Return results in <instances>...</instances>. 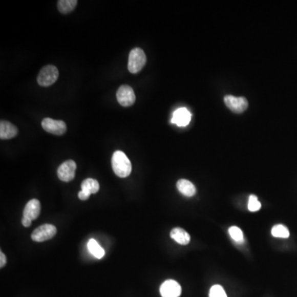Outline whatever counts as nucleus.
<instances>
[{"instance_id": "obj_1", "label": "nucleus", "mask_w": 297, "mask_h": 297, "mask_svg": "<svg viewBox=\"0 0 297 297\" xmlns=\"http://www.w3.org/2000/svg\"><path fill=\"white\" fill-rule=\"evenodd\" d=\"M113 172L119 178H126L132 173V163L122 151H115L112 158Z\"/></svg>"}, {"instance_id": "obj_2", "label": "nucleus", "mask_w": 297, "mask_h": 297, "mask_svg": "<svg viewBox=\"0 0 297 297\" xmlns=\"http://www.w3.org/2000/svg\"><path fill=\"white\" fill-rule=\"evenodd\" d=\"M146 55L140 48H135L130 52L128 70L132 74L140 72L146 64Z\"/></svg>"}, {"instance_id": "obj_3", "label": "nucleus", "mask_w": 297, "mask_h": 297, "mask_svg": "<svg viewBox=\"0 0 297 297\" xmlns=\"http://www.w3.org/2000/svg\"><path fill=\"white\" fill-rule=\"evenodd\" d=\"M59 77V70L55 66L48 65L45 66L39 73L37 83L43 87H48L56 82Z\"/></svg>"}, {"instance_id": "obj_4", "label": "nucleus", "mask_w": 297, "mask_h": 297, "mask_svg": "<svg viewBox=\"0 0 297 297\" xmlns=\"http://www.w3.org/2000/svg\"><path fill=\"white\" fill-rule=\"evenodd\" d=\"M57 233V229L55 225L51 224H44L36 228L32 234V240L35 242H45L51 240Z\"/></svg>"}, {"instance_id": "obj_5", "label": "nucleus", "mask_w": 297, "mask_h": 297, "mask_svg": "<svg viewBox=\"0 0 297 297\" xmlns=\"http://www.w3.org/2000/svg\"><path fill=\"white\" fill-rule=\"evenodd\" d=\"M41 126L46 132L53 134L55 136H62L67 131V125L65 121L54 120L50 117L43 119L41 121Z\"/></svg>"}, {"instance_id": "obj_6", "label": "nucleus", "mask_w": 297, "mask_h": 297, "mask_svg": "<svg viewBox=\"0 0 297 297\" xmlns=\"http://www.w3.org/2000/svg\"><path fill=\"white\" fill-rule=\"evenodd\" d=\"M76 163L74 160H67L62 163L57 169V176L59 180L65 183H69L72 181L75 177L76 171Z\"/></svg>"}, {"instance_id": "obj_7", "label": "nucleus", "mask_w": 297, "mask_h": 297, "mask_svg": "<svg viewBox=\"0 0 297 297\" xmlns=\"http://www.w3.org/2000/svg\"><path fill=\"white\" fill-rule=\"evenodd\" d=\"M117 99L122 107H130L136 102V94L129 85H121L117 92Z\"/></svg>"}, {"instance_id": "obj_8", "label": "nucleus", "mask_w": 297, "mask_h": 297, "mask_svg": "<svg viewBox=\"0 0 297 297\" xmlns=\"http://www.w3.org/2000/svg\"><path fill=\"white\" fill-rule=\"evenodd\" d=\"M99 188L100 185L98 181L94 178H86L81 183V191L78 194V197L82 201H86L91 194L98 193Z\"/></svg>"}, {"instance_id": "obj_9", "label": "nucleus", "mask_w": 297, "mask_h": 297, "mask_svg": "<svg viewBox=\"0 0 297 297\" xmlns=\"http://www.w3.org/2000/svg\"><path fill=\"white\" fill-rule=\"evenodd\" d=\"M225 103L228 109L235 113H242L248 109V100L244 97L236 98L235 96L226 95L224 98Z\"/></svg>"}, {"instance_id": "obj_10", "label": "nucleus", "mask_w": 297, "mask_h": 297, "mask_svg": "<svg viewBox=\"0 0 297 297\" xmlns=\"http://www.w3.org/2000/svg\"><path fill=\"white\" fill-rule=\"evenodd\" d=\"M162 297H179L182 293V287L176 281L167 280L160 286Z\"/></svg>"}, {"instance_id": "obj_11", "label": "nucleus", "mask_w": 297, "mask_h": 297, "mask_svg": "<svg viewBox=\"0 0 297 297\" xmlns=\"http://www.w3.org/2000/svg\"><path fill=\"white\" fill-rule=\"evenodd\" d=\"M191 121V113L185 108L177 109L173 115L172 123L176 124L178 126H186Z\"/></svg>"}, {"instance_id": "obj_12", "label": "nucleus", "mask_w": 297, "mask_h": 297, "mask_svg": "<svg viewBox=\"0 0 297 297\" xmlns=\"http://www.w3.org/2000/svg\"><path fill=\"white\" fill-rule=\"evenodd\" d=\"M40 213V203L37 199L30 200L24 210V217L31 221L38 218Z\"/></svg>"}, {"instance_id": "obj_13", "label": "nucleus", "mask_w": 297, "mask_h": 297, "mask_svg": "<svg viewBox=\"0 0 297 297\" xmlns=\"http://www.w3.org/2000/svg\"><path fill=\"white\" fill-rule=\"evenodd\" d=\"M17 128L9 121H1L0 122V138L1 140H10L17 136Z\"/></svg>"}, {"instance_id": "obj_14", "label": "nucleus", "mask_w": 297, "mask_h": 297, "mask_svg": "<svg viewBox=\"0 0 297 297\" xmlns=\"http://www.w3.org/2000/svg\"><path fill=\"white\" fill-rule=\"evenodd\" d=\"M177 188L183 195L191 198L197 193V188L190 181L180 179L177 182Z\"/></svg>"}, {"instance_id": "obj_15", "label": "nucleus", "mask_w": 297, "mask_h": 297, "mask_svg": "<svg viewBox=\"0 0 297 297\" xmlns=\"http://www.w3.org/2000/svg\"><path fill=\"white\" fill-rule=\"evenodd\" d=\"M170 237L175 240L178 244L187 245L190 242L191 237L185 229L182 228H174L170 232Z\"/></svg>"}, {"instance_id": "obj_16", "label": "nucleus", "mask_w": 297, "mask_h": 297, "mask_svg": "<svg viewBox=\"0 0 297 297\" xmlns=\"http://www.w3.org/2000/svg\"><path fill=\"white\" fill-rule=\"evenodd\" d=\"M77 4V0H59L57 2L58 10L63 14H67L76 8Z\"/></svg>"}, {"instance_id": "obj_17", "label": "nucleus", "mask_w": 297, "mask_h": 297, "mask_svg": "<svg viewBox=\"0 0 297 297\" xmlns=\"http://www.w3.org/2000/svg\"><path fill=\"white\" fill-rule=\"evenodd\" d=\"M88 248H89V252H91L92 254L94 255V257L100 259L104 257L105 255V251L103 248L100 246L98 243L94 239L89 240L88 243Z\"/></svg>"}, {"instance_id": "obj_18", "label": "nucleus", "mask_w": 297, "mask_h": 297, "mask_svg": "<svg viewBox=\"0 0 297 297\" xmlns=\"http://www.w3.org/2000/svg\"><path fill=\"white\" fill-rule=\"evenodd\" d=\"M272 235L273 237L282 238V239H287L290 236V232L287 226L278 224L274 225L272 229Z\"/></svg>"}, {"instance_id": "obj_19", "label": "nucleus", "mask_w": 297, "mask_h": 297, "mask_svg": "<svg viewBox=\"0 0 297 297\" xmlns=\"http://www.w3.org/2000/svg\"><path fill=\"white\" fill-rule=\"evenodd\" d=\"M229 234L230 237L236 242H241L244 240V233L237 226H231L229 228Z\"/></svg>"}, {"instance_id": "obj_20", "label": "nucleus", "mask_w": 297, "mask_h": 297, "mask_svg": "<svg viewBox=\"0 0 297 297\" xmlns=\"http://www.w3.org/2000/svg\"><path fill=\"white\" fill-rule=\"evenodd\" d=\"M261 203L258 199L257 196L250 195L248 198V209L252 213H255L260 210Z\"/></svg>"}, {"instance_id": "obj_21", "label": "nucleus", "mask_w": 297, "mask_h": 297, "mask_svg": "<svg viewBox=\"0 0 297 297\" xmlns=\"http://www.w3.org/2000/svg\"><path fill=\"white\" fill-rule=\"evenodd\" d=\"M209 297H227V295L221 286L215 285L210 288Z\"/></svg>"}, {"instance_id": "obj_22", "label": "nucleus", "mask_w": 297, "mask_h": 297, "mask_svg": "<svg viewBox=\"0 0 297 297\" xmlns=\"http://www.w3.org/2000/svg\"><path fill=\"white\" fill-rule=\"evenodd\" d=\"M7 263V259L6 256H5V253L1 251L0 252V267L3 268V267H5Z\"/></svg>"}, {"instance_id": "obj_23", "label": "nucleus", "mask_w": 297, "mask_h": 297, "mask_svg": "<svg viewBox=\"0 0 297 297\" xmlns=\"http://www.w3.org/2000/svg\"><path fill=\"white\" fill-rule=\"evenodd\" d=\"M32 221L30 219L26 218L24 217H23V219H22V224L24 227H30L32 225Z\"/></svg>"}]
</instances>
